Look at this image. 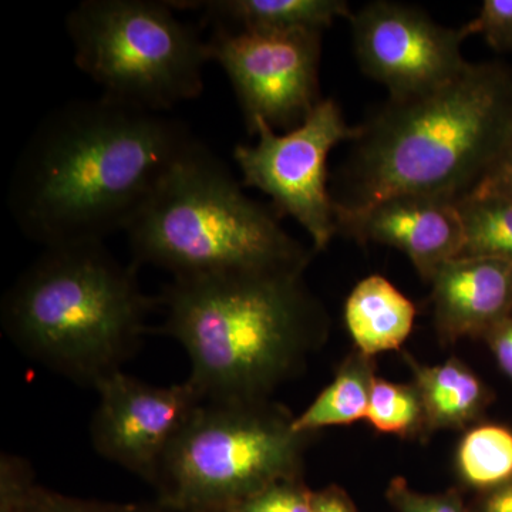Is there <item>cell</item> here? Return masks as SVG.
<instances>
[{
    "mask_svg": "<svg viewBox=\"0 0 512 512\" xmlns=\"http://www.w3.org/2000/svg\"><path fill=\"white\" fill-rule=\"evenodd\" d=\"M197 140L184 121L114 103L73 100L49 114L13 168L8 205L43 248L126 232Z\"/></svg>",
    "mask_w": 512,
    "mask_h": 512,
    "instance_id": "obj_1",
    "label": "cell"
},
{
    "mask_svg": "<svg viewBox=\"0 0 512 512\" xmlns=\"http://www.w3.org/2000/svg\"><path fill=\"white\" fill-rule=\"evenodd\" d=\"M512 134V70L468 63L433 92L387 100L359 126L333 197L362 210L402 194L460 201L476 190Z\"/></svg>",
    "mask_w": 512,
    "mask_h": 512,
    "instance_id": "obj_2",
    "label": "cell"
},
{
    "mask_svg": "<svg viewBox=\"0 0 512 512\" xmlns=\"http://www.w3.org/2000/svg\"><path fill=\"white\" fill-rule=\"evenodd\" d=\"M158 305L205 402L269 400L328 339L329 316L303 274L173 279Z\"/></svg>",
    "mask_w": 512,
    "mask_h": 512,
    "instance_id": "obj_3",
    "label": "cell"
},
{
    "mask_svg": "<svg viewBox=\"0 0 512 512\" xmlns=\"http://www.w3.org/2000/svg\"><path fill=\"white\" fill-rule=\"evenodd\" d=\"M136 268L104 242L46 248L3 296V330L39 365L94 389L150 332L157 301L144 295Z\"/></svg>",
    "mask_w": 512,
    "mask_h": 512,
    "instance_id": "obj_4",
    "label": "cell"
},
{
    "mask_svg": "<svg viewBox=\"0 0 512 512\" xmlns=\"http://www.w3.org/2000/svg\"><path fill=\"white\" fill-rule=\"evenodd\" d=\"M249 198L210 148L195 140L158 185L126 234L134 264L173 279L303 274L312 251Z\"/></svg>",
    "mask_w": 512,
    "mask_h": 512,
    "instance_id": "obj_5",
    "label": "cell"
},
{
    "mask_svg": "<svg viewBox=\"0 0 512 512\" xmlns=\"http://www.w3.org/2000/svg\"><path fill=\"white\" fill-rule=\"evenodd\" d=\"M269 402H204L165 457L154 488L171 512L234 510L278 481L302 477L313 434Z\"/></svg>",
    "mask_w": 512,
    "mask_h": 512,
    "instance_id": "obj_6",
    "label": "cell"
},
{
    "mask_svg": "<svg viewBox=\"0 0 512 512\" xmlns=\"http://www.w3.org/2000/svg\"><path fill=\"white\" fill-rule=\"evenodd\" d=\"M168 2L84 0L66 18L74 62L101 96L165 113L204 90L207 39Z\"/></svg>",
    "mask_w": 512,
    "mask_h": 512,
    "instance_id": "obj_7",
    "label": "cell"
},
{
    "mask_svg": "<svg viewBox=\"0 0 512 512\" xmlns=\"http://www.w3.org/2000/svg\"><path fill=\"white\" fill-rule=\"evenodd\" d=\"M248 133L255 143L234 150L242 185L268 195L279 217H292L308 232L313 249L325 251L338 234L328 185L329 156L342 141L355 140L359 127L346 123L335 100L323 99L291 131L279 134L256 121Z\"/></svg>",
    "mask_w": 512,
    "mask_h": 512,
    "instance_id": "obj_8",
    "label": "cell"
},
{
    "mask_svg": "<svg viewBox=\"0 0 512 512\" xmlns=\"http://www.w3.org/2000/svg\"><path fill=\"white\" fill-rule=\"evenodd\" d=\"M211 62L220 64L237 94L248 131L256 121L274 130L301 126L322 101V32L261 33L212 28Z\"/></svg>",
    "mask_w": 512,
    "mask_h": 512,
    "instance_id": "obj_9",
    "label": "cell"
},
{
    "mask_svg": "<svg viewBox=\"0 0 512 512\" xmlns=\"http://www.w3.org/2000/svg\"><path fill=\"white\" fill-rule=\"evenodd\" d=\"M349 22L360 69L389 90V99L433 92L467 67L464 26L446 28L413 6L379 0Z\"/></svg>",
    "mask_w": 512,
    "mask_h": 512,
    "instance_id": "obj_10",
    "label": "cell"
},
{
    "mask_svg": "<svg viewBox=\"0 0 512 512\" xmlns=\"http://www.w3.org/2000/svg\"><path fill=\"white\" fill-rule=\"evenodd\" d=\"M99 403L90 436L101 457L156 485L171 447L205 402L190 380L154 386L120 372L94 387Z\"/></svg>",
    "mask_w": 512,
    "mask_h": 512,
    "instance_id": "obj_11",
    "label": "cell"
},
{
    "mask_svg": "<svg viewBox=\"0 0 512 512\" xmlns=\"http://www.w3.org/2000/svg\"><path fill=\"white\" fill-rule=\"evenodd\" d=\"M338 234L367 244L402 251L421 279L430 282L440 266L458 258L464 248V224L458 201L436 195L402 194L362 208L335 205Z\"/></svg>",
    "mask_w": 512,
    "mask_h": 512,
    "instance_id": "obj_12",
    "label": "cell"
},
{
    "mask_svg": "<svg viewBox=\"0 0 512 512\" xmlns=\"http://www.w3.org/2000/svg\"><path fill=\"white\" fill-rule=\"evenodd\" d=\"M434 325L444 343L487 335L512 312V264L458 256L430 279Z\"/></svg>",
    "mask_w": 512,
    "mask_h": 512,
    "instance_id": "obj_13",
    "label": "cell"
},
{
    "mask_svg": "<svg viewBox=\"0 0 512 512\" xmlns=\"http://www.w3.org/2000/svg\"><path fill=\"white\" fill-rule=\"evenodd\" d=\"M175 10H197L212 28L242 32H323L336 19H350L345 0H184L168 2Z\"/></svg>",
    "mask_w": 512,
    "mask_h": 512,
    "instance_id": "obj_14",
    "label": "cell"
},
{
    "mask_svg": "<svg viewBox=\"0 0 512 512\" xmlns=\"http://www.w3.org/2000/svg\"><path fill=\"white\" fill-rule=\"evenodd\" d=\"M416 306L380 275L362 279L345 303V323L356 349L373 357L399 350L412 333Z\"/></svg>",
    "mask_w": 512,
    "mask_h": 512,
    "instance_id": "obj_15",
    "label": "cell"
},
{
    "mask_svg": "<svg viewBox=\"0 0 512 512\" xmlns=\"http://www.w3.org/2000/svg\"><path fill=\"white\" fill-rule=\"evenodd\" d=\"M403 359L423 402L427 433L466 430L476 423L487 406L488 392L466 363L450 357L441 365L426 366L409 353H403Z\"/></svg>",
    "mask_w": 512,
    "mask_h": 512,
    "instance_id": "obj_16",
    "label": "cell"
},
{
    "mask_svg": "<svg viewBox=\"0 0 512 512\" xmlns=\"http://www.w3.org/2000/svg\"><path fill=\"white\" fill-rule=\"evenodd\" d=\"M373 357L355 349L338 367L335 379L326 386L305 412L295 416L293 429L302 434L333 426H349L366 420L375 382Z\"/></svg>",
    "mask_w": 512,
    "mask_h": 512,
    "instance_id": "obj_17",
    "label": "cell"
},
{
    "mask_svg": "<svg viewBox=\"0 0 512 512\" xmlns=\"http://www.w3.org/2000/svg\"><path fill=\"white\" fill-rule=\"evenodd\" d=\"M133 507L56 493L35 483L28 461L2 454L0 512H131Z\"/></svg>",
    "mask_w": 512,
    "mask_h": 512,
    "instance_id": "obj_18",
    "label": "cell"
},
{
    "mask_svg": "<svg viewBox=\"0 0 512 512\" xmlns=\"http://www.w3.org/2000/svg\"><path fill=\"white\" fill-rule=\"evenodd\" d=\"M458 477L476 490H495L512 480V430L478 424L466 431L457 448Z\"/></svg>",
    "mask_w": 512,
    "mask_h": 512,
    "instance_id": "obj_19",
    "label": "cell"
},
{
    "mask_svg": "<svg viewBox=\"0 0 512 512\" xmlns=\"http://www.w3.org/2000/svg\"><path fill=\"white\" fill-rule=\"evenodd\" d=\"M464 224L460 256H485L512 264V197H474L458 201Z\"/></svg>",
    "mask_w": 512,
    "mask_h": 512,
    "instance_id": "obj_20",
    "label": "cell"
},
{
    "mask_svg": "<svg viewBox=\"0 0 512 512\" xmlns=\"http://www.w3.org/2000/svg\"><path fill=\"white\" fill-rule=\"evenodd\" d=\"M366 421L379 433L400 439L429 436L423 402L414 383H393L376 376Z\"/></svg>",
    "mask_w": 512,
    "mask_h": 512,
    "instance_id": "obj_21",
    "label": "cell"
},
{
    "mask_svg": "<svg viewBox=\"0 0 512 512\" xmlns=\"http://www.w3.org/2000/svg\"><path fill=\"white\" fill-rule=\"evenodd\" d=\"M313 491L303 477L278 481L234 508L237 512H313Z\"/></svg>",
    "mask_w": 512,
    "mask_h": 512,
    "instance_id": "obj_22",
    "label": "cell"
},
{
    "mask_svg": "<svg viewBox=\"0 0 512 512\" xmlns=\"http://www.w3.org/2000/svg\"><path fill=\"white\" fill-rule=\"evenodd\" d=\"M386 498L397 512H473L468 510L457 490L424 494L413 490L403 477L390 481Z\"/></svg>",
    "mask_w": 512,
    "mask_h": 512,
    "instance_id": "obj_23",
    "label": "cell"
},
{
    "mask_svg": "<svg viewBox=\"0 0 512 512\" xmlns=\"http://www.w3.org/2000/svg\"><path fill=\"white\" fill-rule=\"evenodd\" d=\"M464 29L468 37L483 36L495 52H512V0H485L477 18Z\"/></svg>",
    "mask_w": 512,
    "mask_h": 512,
    "instance_id": "obj_24",
    "label": "cell"
},
{
    "mask_svg": "<svg viewBox=\"0 0 512 512\" xmlns=\"http://www.w3.org/2000/svg\"><path fill=\"white\" fill-rule=\"evenodd\" d=\"M470 195L474 197H512V134L503 154ZM468 197V195H467Z\"/></svg>",
    "mask_w": 512,
    "mask_h": 512,
    "instance_id": "obj_25",
    "label": "cell"
},
{
    "mask_svg": "<svg viewBox=\"0 0 512 512\" xmlns=\"http://www.w3.org/2000/svg\"><path fill=\"white\" fill-rule=\"evenodd\" d=\"M501 370L512 380V312L485 335Z\"/></svg>",
    "mask_w": 512,
    "mask_h": 512,
    "instance_id": "obj_26",
    "label": "cell"
},
{
    "mask_svg": "<svg viewBox=\"0 0 512 512\" xmlns=\"http://www.w3.org/2000/svg\"><path fill=\"white\" fill-rule=\"evenodd\" d=\"M312 507L313 512H356L349 495L338 485L313 491Z\"/></svg>",
    "mask_w": 512,
    "mask_h": 512,
    "instance_id": "obj_27",
    "label": "cell"
},
{
    "mask_svg": "<svg viewBox=\"0 0 512 512\" xmlns=\"http://www.w3.org/2000/svg\"><path fill=\"white\" fill-rule=\"evenodd\" d=\"M478 512H512V480L485 493Z\"/></svg>",
    "mask_w": 512,
    "mask_h": 512,
    "instance_id": "obj_28",
    "label": "cell"
},
{
    "mask_svg": "<svg viewBox=\"0 0 512 512\" xmlns=\"http://www.w3.org/2000/svg\"><path fill=\"white\" fill-rule=\"evenodd\" d=\"M131 512H171L165 510L163 505L157 503L154 504H134L133 511Z\"/></svg>",
    "mask_w": 512,
    "mask_h": 512,
    "instance_id": "obj_29",
    "label": "cell"
},
{
    "mask_svg": "<svg viewBox=\"0 0 512 512\" xmlns=\"http://www.w3.org/2000/svg\"><path fill=\"white\" fill-rule=\"evenodd\" d=\"M218 512H237L235 510H225V511H218Z\"/></svg>",
    "mask_w": 512,
    "mask_h": 512,
    "instance_id": "obj_30",
    "label": "cell"
}]
</instances>
